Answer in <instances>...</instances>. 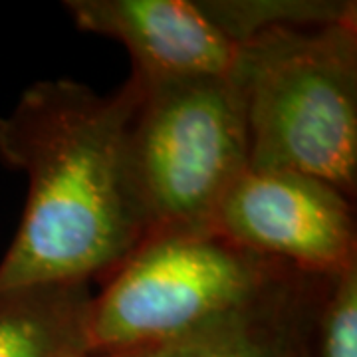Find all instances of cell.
I'll list each match as a JSON object with an SVG mask.
<instances>
[{
	"label": "cell",
	"mask_w": 357,
	"mask_h": 357,
	"mask_svg": "<svg viewBox=\"0 0 357 357\" xmlns=\"http://www.w3.org/2000/svg\"><path fill=\"white\" fill-rule=\"evenodd\" d=\"M290 344L292 357H357V266L298 276Z\"/></svg>",
	"instance_id": "obj_8"
},
{
	"label": "cell",
	"mask_w": 357,
	"mask_h": 357,
	"mask_svg": "<svg viewBox=\"0 0 357 357\" xmlns=\"http://www.w3.org/2000/svg\"><path fill=\"white\" fill-rule=\"evenodd\" d=\"M211 229L304 274L357 266L354 199L304 173L248 167L218 203Z\"/></svg>",
	"instance_id": "obj_5"
},
{
	"label": "cell",
	"mask_w": 357,
	"mask_h": 357,
	"mask_svg": "<svg viewBox=\"0 0 357 357\" xmlns=\"http://www.w3.org/2000/svg\"><path fill=\"white\" fill-rule=\"evenodd\" d=\"M137 82L129 161L147 234L211 227L250 167L241 89L232 76Z\"/></svg>",
	"instance_id": "obj_4"
},
{
	"label": "cell",
	"mask_w": 357,
	"mask_h": 357,
	"mask_svg": "<svg viewBox=\"0 0 357 357\" xmlns=\"http://www.w3.org/2000/svg\"><path fill=\"white\" fill-rule=\"evenodd\" d=\"M232 77L248 165L321 178L357 195V16L272 28L241 46Z\"/></svg>",
	"instance_id": "obj_2"
},
{
	"label": "cell",
	"mask_w": 357,
	"mask_h": 357,
	"mask_svg": "<svg viewBox=\"0 0 357 357\" xmlns=\"http://www.w3.org/2000/svg\"><path fill=\"white\" fill-rule=\"evenodd\" d=\"M300 274L264 302L167 345L169 357H292L290 304Z\"/></svg>",
	"instance_id": "obj_9"
},
{
	"label": "cell",
	"mask_w": 357,
	"mask_h": 357,
	"mask_svg": "<svg viewBox=\"0 0 357 357\" xmlns=\"http://www.w3.org/2000/svg\"><path fill=\"white\" fill-rule=\"evenodd\" d=\"M74 24L119 42L143 82L232 76L241 46L206 0H66Z\"/></svg>",
	"instance_id": "obj_6"
},
{
	"label": "cell",
	"mask_w": 357,
	"mask_h": 357,
	"mask_svg": "<svg viewBox=\"0 0 357 357\" xmlns=\"http://www.w3.org/2000/svg\"><path fill=\"white\" fill-rule=\"evenodd\" d=\"M79 357H169L167 347H112L86 349Z\"/></svg>",
	"instance_id": "obj_10"
},
{
	"label": "cell",
	"mask_w": 357,
	"mask_h": 357,
	"mask_svg": "<svg viewBox=\"0 0 357 357\" xmlns=\"http://www.w3.org/2000/svg\"><path fill=\"white\" fill-rule=\"evenodd\" d=\"M141 86L112 96L42 79L0 117V159L28 181L24 213L0 260V292L109 276L147 236L131 177L129 126Z\"/></svg>",
	"instance_id": "obj_1"
},
{
	"label": "cell",
	"mask_w": 357,
	"mask_h": 357,
	"mask_svg": "<svg viewBox=\"0 0 357 357\" xmlns=\"http://www.w3.org/2000/svg\"><path fill=\"white\" fill-rule=\"evenodd\" d=\"M296 272L211 227L151 232L91 296L88 349L177 344L268 300Z\"/></svg>",
	"instance_id": "obj_3"
},
{
	"label": "cell",
	"mask_w": 357,
	"mask_h": 357,
	"mask_svg": "<svg viewBox=\"0 0 357 357\" xmlns=\"http://www.w3.org/2000/svg\"><path fill=\"white\" fill-rule=\"evenodd\" d=\"M88 282L0 292V357H79L88 349Z\"/></svg>",
	"instance_id": "obj_7"
}]
</instances>
